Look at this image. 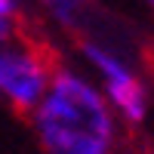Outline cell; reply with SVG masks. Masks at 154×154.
I'll return each instance as SVG.
<instances>
[{"label": "cell", "instance_id": "6da1fadb", "mask_svg": "<svg viewBox=\"0 0 154 154\" xmlns=\"http://www.w3.org/2000/svg\"><path fill=\"white\" fill-rule=\"evenodd\" d=\"M31 130L43 154H117L123 123L83 65H56Z\"/></svg>", "mask_w": 154, "mask_h": 154}, {"label": "cell", "instance_id": "7a4b0ae2", "mask_svg": "<svg viewBox=\"0 0 154 154\" xmlns=\"http://www.w3.org/2000/svg\"><path fill=\"white\" fill-rule=\"evenodd\" d=\"M80 59L123 126H142L151 117V108H154L151 83L120 43L89 34L80 40Z\"/></svg>", "mask_w": 154, "mask_h": 154}, {"label": "cell", "instance_id": "3957f363", "mask_svg": "<svg viewBox=\"0 0 154 154\" xmlns=\"http://www.w3.org/2000/svg\"><path fill=\"white\" fill-rule=\"evenodd\" d=\"M56 62L43 46L22 37H6L0 43V102L12 111L31 114L53 80Z\"/></svg>", "mask_w": 154, "mask_h": 154}, {"label": "cell", "instance_id": "277c9868", "mask_svg": "<svg viewBox=\"0 0 154 154\" xmlns=\"http://www.w3.org/2000/svg\"><path fill=\"white\" fill-rule=\"evenodd\" d=\"M31 3H37L59 28H80L89 12L86 0H31Z\"/></svg>", "mask_w": 154, "mask_h": 154}, {"label": "cell", "instance_id": "5b68a950", "mask_svg": "<svg viewBox=\"0 0 154 154\" xmlns=\"http://www.w3.org/2000/svg\"><path fill=\"white\" fill-rule=\"evenodd\" d=\"M22 16V0H0V22L16 25Z\"/></svg>", "mask_w": 154, "mask_h": 154}, {"label": "cell", "instance_id": "8992f818", "mask_svg": "<svg viewBox=\"0 0 154 154\" xmlns=\"http://www.w3.org/2000/svg\"><path fill=\"white\" fill-rule=\"evenodd\" d=\"M16 34V25H6V22H0V43L6 40V37H12Z\"/></svg>", "mask_w": 154, "mask_h": 154}, {"label": "cell", "instance_id": "52a82bcc", "mask_svg": "<svg viewBox=\"0 0 154 154\" xmlns=\"http://www.w3.org/2000/svg\"><path fill=\"white\" fill-rule=\"evenodd\" d=\"M145 3H148V6H151V9H154V0H145Z\"/></svg>", "mask_w": 154, "mask_h": 154}, {"label": "cell", "instance_id": "ba28073f", "mask_svg": "<svg viewBox=\"0 0 154 154\" xmlns=\"http://www.w3.org/2000/svg\"><path fill=\"white\" fill-rule=\"evenodd\" d=\"M148 154H154V148H151V151H148Z\"/></svg>", "mask_w": 154, "mask_h": 154}]
</instances>
